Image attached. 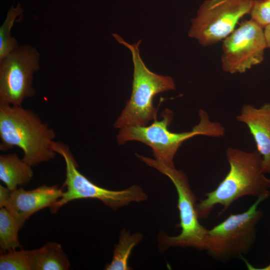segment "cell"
Listing matches in <instances>:
<instances>
[{"mask_svg":"<svg viewBox=\"0 0 270 270\" xmlns=\"http://www.w3.org/2000/svg\"><path fill=\"white\" fill-rule=\"evenodd\" d=\"M0 270H31L27 250H10L2 252L0 256Z\"/></svg>","mask_w":270,"mask_h":270,"instance_id":"obj_18","label":"cell"},{"mask_svg":"<svg viewBox=\"0 0 270 270\" xmlns=\"http://www.w3.org/2000/svg\"><path fill=\"white\" fill-rule=\"evenodd\" d=\"M254 0H205L192 19L188 36L202 46L223 40L250 14Z\"/></svg>","mask_w":270,"mask_h":270,"instance_id":"obj_8","label":"cell"},{"mask_svg":"<svg viewBox=\"0 0 270 270\" xmlns=\"http://www.w3.org/2000/svg\"><path fill=\"white\" fill-rule=\"evenodd\" d=\"M112 36L130 50L134 64L132 94L115 122L114 128L146 126L150 120H156L158 110L153 104L154 96L159 93L175 90L174 81L172 77L158 74L146 67L140 53V40L130 44L116 34Z\"/></svg>","mask_w":270,"mask_h":270,"instance_id":"obj_4","label":"cell"},{"mask_svg":"<svg viewBox=\"0 0 270 270\" xmlns=\"http://www.w3.org/2000/svg\"><path fill=\"white\" fill-rule=\"evenodd\" d=\"M64 191L57 186H41L30 190L23 188L11 192L9 202L4 207L17 220L21 228L34 214L50 208L62 196Z\"/></svg>","mask_w":270,"mask_h":270,"instance_id":"obj_11","label":"cell"},{"mask_svg":"<svg viewBox=\"0 0 270 270\" xmlns=\"http://www.w3.org/2000/svg\"><path fill=\"white\" fill-rule=\"evenodd\" d=\"M54 130L33 111L22 106L0 102V150L18 146L24 152L22 160L31 166L55 158L52 147Z\"/></svg>","mask_w":270,"mask_h":270,"instance_id":"obj_2","label":"cell"},{"mask_svg":"<svg viewBox=\"0 0 270 270\" xmlns=\"http://www.w3.org/2000/svg\"><path fill=\"white\" fill-rule=\"evenodd\" d=\"M52 147L65 161L66 180L64 186L66 187L62 197L50 208L52 212H56L62 206L72 200L80 198L98 199L113 210L132 202L146 200V194L136 184L121 190H110L97 186L78 171V166L67 146L54 141Z\"/></svg>","mask_w":270,"mask_h":270,"instance_id":"obj_7","label":"cell"},{"mask_svg":"<svg viewBox=\"0 0 270 270\" xmlns=\"http://www.w3.org/2000/svg\"><path fill=\"white\" fill-rule=\"evenodd\" d=\"M23 10L20 4L16 7L12 6L6 18L0 28V60L18 48V44L10 36L11 28L18 18H21Z\"/></svg>","mask_w":270,"mask_h":270,"instance_id":"obj_17","label":"cell"},{"mask_svg":"<svg viewBox=\"0 0 270 270\" xmlns=\"http://www.w3.org/2000/svg\"><path fill=\"white\" fill-rule=\"evenodd\" d=\"M222 41V68L230 74L244 73L262 63L268 48L264 28L250 18Z\"/></svg>","mask_w":270,"mask_h":270,"instance_id":"obj_9","label":"cell"},{"mask_svg":"<svg viewBox=\"0 0 270 270\" xmlns=\"http://www.w3.org/2000/svg\"><path fill=\"white\" fill-rule=\"evenodd\" d=\"M268 198H257L246 210L230 214L208 230L205 248L208 255L216 261L227 262L247 254L256 241L257 226L262 217L258 207Z\"/></svg>","mask_w":270,"mask_h":270,"instance_id":"obj_5","label":"cell"},{"mask_svg":"<svg viewBox=\"0 0 270 270\" xmlns=\"http://www.w3.org/2000/svg\"><path fill=\"white\" fill-rule=\"evenodd\" d=\"M32 166L16 154H0V180L10 190H14L30 182L34 174Z\"/></svg>","mask_w":270,"mask_h":270,"instance_id":"obj_14","label":"cell"},{"mask_svg":"<svg viewBox=\"0 0 270 270\" xmlns=\"http://www.w3.org/2000/svg\"><path fill=\"white\" fill-rule=\"evenodd\" d=\"M142 162L168 177L174 186L178 194L180 233L176 236L164 234L160 242L164 248L170 246L192 248L205 250L208 229L199 220L196 209V196L192 190L188 177L184 171L175 166H166L148 157L138 155Z\"/></svg>","mask_w":270,"mask_h":270,"instance_id":"obj_6","label":"cell"},{"mask_svg":"<svg viewBox=\"0 0 270 270\" xmlns=\"http://www.w3.org/2000/svg\"><path fill=\"white\" fill-rule=\"evenodd\" d=\"M21 227L16 218L4 208L0 209V248L2 252L20 248L18 231Z\"/></svg>","mask_w":270,"mask_h":270,"instance_id":"obj_16","label":"cell"},{"mask_svg":"<svg viewBox=\"0 0 270 270\" xmlns=\"http://www.w3.org/2000/svg\"><path fill=\"white\" fill-rule=\"evenodd\" d=\"M226 153L229 171L217 187L196 204L199 218H208L216 205L222 206L221 213L224 212L243 196H270V178L262 172V156L257 150L247 152L228 147Z\"/></svg>","mask_w":270,"mask_h":270,"instance_id":"obj_1","label":"cell"},{"mask_svg":"<svg viewBox=\"0 0 270 270\" xmlns=\"http://www.w3.org/2000/svg\"><path fill=\"white\" fill-rule=\"evenodd\" d=\"M173 115V112L166 108L160 115L162 119L154 120L150 126L123 127L117 135V142L119 144L132 140L142 142L152 148L154 159L166 166H175L174 158L184 141L199 135L214 138L224 135V128L218 122L211 121L208 112L202 109L198 111V123L190 131L172 132L168 127Z\"/></svg>","mask_w":270,"mask_h":270,"instance_id":"obj_3","label":"cell"},{"mask_svg":"<svg viewBox=\"0 0 270 270\" xmlns=\"http://www.w3.org/2000/svg\"><path fill=\"white\" fill-rule=\"evenodd\" d=\"M11 190L7 187L0 185V208H4L10 200Z\"/></svg>","mask_w":270,"mask_h":270,"instance_id":"obj_20","label":"cell"},{"mask_svg":"<svg viewBox=\"0 0 270 270\" xmlns=\"http://www.w3.org/2000/svg\"><path fill=\"white\" fill-rule=\"evenodd\" d=\"M264 30L266 40L268 48L270 49V24L264 28Z\"/></svg>","mask_w":270,"mask_h":270,"instance_id":"obj_21","label":"cell"},{"mask_svg":"<svg viewBox=\"0 0 270 270\" xmlns=\"http://www.w3.org/2000/svg\"><path fill=\"white\" fill-rule=\"evenodd\" d=\"M250 19L264 28L270 24V0H254Z\"/></svg>","mask_w":270,"mask_h":270,"instance_id":"obj_19","label":"cell"},{"mask_svg":"<svg viewBox=\"0 0 270 270\" xmlns=\"http://www.w3.org/2000/svg\"><path fill=\"white\" fill-rule=\"evenodd\" d=\"M31 270H68L70 264L61 245L49 242L38 249L28 250Z\"/></svg>","mask_w":270,"mask_h":270,"instance_id":"obj_13","label":"cell"},{"mask_svg":"<svg viewBox=\"0 0 270 270\" xmlns=\"http://www.w3.org/2000/svg\"><path fill=\"white\" fill-rule=\"evenodd\" d=\"M40 55L35 48L21 46L0 60V102L22 106L26 98L35 94L34 73L38 70Z\"/></svg>","mask_w":270,"mask_h":270,"instance_id":"obj_10","label":"cell"},{"mask_svg":"<svg viewBox=\"0 0 270 270\" xmlns=\"http://www.w3.org/2000/svg\"><path fill=\"white\" fill-rule=\"evenodd\" d=\"M141 233L130 234L124 230L121 232L118 242L114 246L113 257L110 264H106V270H128V260L134 248L142 240Z\"/></svg>","mask_w":270,"mask_h":270,"instance_id":"obj_15","label":"cell"},{"mask_svg":"<svg viewBox=\"0 0 270 270\" xmlns=\"http://www.w3.org/2000/svg\"><path fill=\"white\" fill-rule=\"evenodd\" d=\"M236 120L248 126L262 156V172L270 174V103L259 108L244 104Z\"/></svg>","mask_w":270,"mask_h":270,"instance_id":"obj_12","label":"cell"}]
</instances>
